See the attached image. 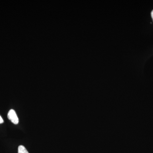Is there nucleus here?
Instances as JSON below:
<instances>
[{
  "label": "nucleus",
  "instance_id": "1",
  "mask_svg": "<svg viewBox=\"0 0 153 153\" xmlns=\"http://www.w3.org/2000/svg\"><path fill=\"white\" fill-rule=\"evenodd\" d=\"M7 117L8 119L11 120V121L14 124L17 125L19 123V118L16 111L13 109L10 110L8 113Z\"/></svg>",
  "mask_w": 153,
  "mask_h": 153
},
{
  "label": "nucleus",
  "instance_id": "4",
  "mask_svg": "<svg viewBox=\"0 0 153 153\" xmlns=\"http://www.w3.org/2000/svg\"><path fill=\"white\" fill-rule=\"evenodd\" d=\"M151 16H152V19L153 21V10L151 13Z\"/></svg>",
  "mask_w": 153,
  "mask_h": 153
},
{
  "label": "nucleus",
  "instance_id": "2",
  "mask_svg": "<svg viewBox=\"0 0 153 153\" xmlns=\"http://www.w3.org/2000/svg\"><path fill=\"white\" fill-rule=\"evenodd\" d=\"M18 153H29L27 150L26 149L25 147L23 146H19L18 148Z\"/></svg>",
  "mask_w": 153,
  "mask_h": 153
},
{
  "label": "nucleus",
  "instance_id": "3",
  "mask_svg": "<svg viewBox=\"0 0 153 153\" xmlns=\"http://www.w3.org/2000/svg\"><path fill=\"white\" fill-rule=\"evenodd\" d=\"M4 123V120L0 116V124L3 123Z\"/></svg>",
  "mask_w": 153,
  "mask_h": 153
}]
</instances>
